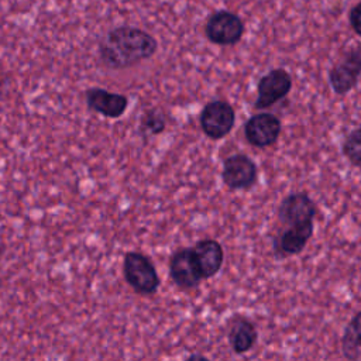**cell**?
<instances>
[{"label":"cell","mask_w":361,"mask_h":361,"mask_svg":"<svg viewBox=\"0 0 361 361\" xmlns=\"http://www.w3.org/2000/svg\"><path fill=\"white\" fill-rule=\"evenodd\" d=\"M97 51L100 62L106 68L118 71L152 58L158 51V41L142 28L120 25L103 35Z\"/></svg>","instance_id":"obj_1"},{"label":"cell","mask_w":361,"mask_h":361,"mask_svg":"<svg viewBox=\"0 0 361 361\" xmlns=\"http://www.w3.org/2000/svg\"><path fill=\"white\" fill-rule=\"evenodd\" d=\"M126 282L138 295H154L159 288V276L151 259L140 251H128L123 259Z\"/></svg>","instance_id":"obj_2"},{"label":"cell","mask_w":361,"mask_h":361,"mask_svg":"<svg viewBox=\"0 0 361 361\" xmlns=\"http://www.w3.org/2000/svg\"><path fill=\"white\" fill-rule=\"evenodd\" d=\"M244 21L230 10L213 11L204 23L206 38L216 45L228 47L237 44L244 35Z\"/></svg>","instance_id":"obj_3"},{"label":"cell","mask_w":361,"mask_h":361,"mask_svg":"<svg viewBox=\"0 0 361 361\" xmlns=\"http://www.w3.org/2000/svg\"><path fill=\"white\" fill-rule=\"evenodd\" d=\"M235 113L226 100H212L200 111L199 123L202 131L212 140L224 138L234 127Z\"/></svg>","instance_id":"obj_4"},{"label":"cell","mask_w":361,"mask_h":361,"mask_svg":"<svg viewBox=\"0 0 361 361\" xmlns=\"http://www.w3.org/2000/svg\"><path fill=\"white\" fill-rule=\"evenodd\" d=\"M361 76V45L350 48L329 71V82L337 94L348 93Z\"/></svg>","instance_id":"obj_5"},{"label":"cell","mask_w":361,"mask_h":361,"mask_svg":"<svg viewBox=\"0 0 361 361\" xmlns=\"http://www.w3.org/2000/svg\"><path fill=\"white\" fill-rule=\"evenodd\" d=\"M292 89V78L283 68H276L264 75L257 85L255 109H267L283 99Z\"/></svg>","instance_id":"obj_6"},{"label":"cell","mask_w":361,"mask_h":361,"mask_svg":"<svg viewBox=\"0 0 361 361\" xmlns=\"http://www.w3.org/2000/svg\"><path fill=\"white\" fill-rule=\"evenodd\" d=\"M258 176L254 161L244 154H234L224 159L221 179L224 185L233 190L250 189Z\"/></svg>","instance_id":"obj_7"},{"label":"cell","mask_w":361,"mask_h":361,"mask_svg":"<svg viewBox=\"0 0 361 361\" xmlns=\"http://www.w3.org/2000/svg\"><path fill=\"white\" fill-rule=\"evenodd\" d=\"M276 214L282 226L309 224L316 216V204L303 192L292 193L281 202Z\"/></svg>","instance_id":"obj_8"},{"label":"cell","mask_w":361,"mask_h":361,"mask_svg":"<svg viewBox=\"0 0 361 361\" xmlns=\"http://www.w3.org/2000/svg\"><path fill=\"white\" fill-rule=\"evenodd\" d=\"M281 121L271 113H258L247 120L244 124L245 140L259 148L272 145L281 134Z\"/></svg>","instance_id":"obj_9"},{"label":"cell","mask_w":361,"mask_h":361,"mask_svg":"<svg viewBox=\"0 0 361 361\" xmlns=\"http://www.w3.org/2000/svg\"><path fill=\"white\" fill-rule=\"evenodd\" d=\"M169 275L180 289H193L203 279L196 265L192 248H179L169 259Z\"/></svg>","instance_id":"obj_10"},{"label":"cell","mask_w":361,"mask_h":361,"mask_svg":"<svg viewBox=\"0 0 361 361\" xmlns=\"http://www.w3.org/2000/svg\"><path fill=\"white\" fill-rule=\"evenodd\" d=\"M85 100L89 110L109 118H117L128 107V97L121 93H113L102 87H89L85 92Z\"/></svg>","instance_id":"obj_11"},{"label":"cell","mask_w":361,"mask_h":361,"mask_svg":"<svg viewBox=\"0 0 361 361\" xmlns=\"http://www.w3.org/2000/svg\"><path fill=\"white\" fill-rule=\"evenodd\" d=\"M313 223L300 226H283L274 237V251L278 257L299 254L313 234Z\"/></svg>","instance_id":"obj_12"},{"label":"cell","mask_w":361,"mask_h":361,"mask_svg":"<svg viewBox=\"0 0 361 361\" xmlns=\"http://www.w3.org/2000/svg\"><path fill=\"white\" fill-rule=\"evenodd\" d=\"M192 251L203 279L212 278L220 271L224 259V251L219 241L213 238L199 240L192 247Z\"/></svg>","instance_id":"obj_13"},{"label":"cell","mask_w":361,"mask_h":361,"mask_svg":"<svg viewBox=\"0 0 361 361\" xmlns=\"http://www.w3.org/2000/svg\"><path fill=\"white\" fill-rule=\"evenodd\" d=\"M257 329L250 320L244 317H235L233 320L228 331V341L234 353L244 354L251 350L257 341Z\"/></svg>","instance_id":"obj_14"},{"label":"cell","mask_w":361,"mask_h":361,"mask_svg":"<svg viewBox=\"0 0 361 361\" xmlns=\"http://www.w3.org/2000/svg\"><path fill=\"white\" fill-rule=\"evenodd\" d=\"M166 128V117L165 113L157 107H151L144 110L140 117V134L142 137L158 135L164 133Z\"/></svg>","instance_id":"obj_15"},{"label":"cell","mask_w":361,"mask_h":361,"mask_svg":"<svg viewBox=\"0 0 361 361\" xmlns=\"http://www.w3.org/2000/svg\"><path fill=\"white\" fill-rule=\"evenodd\" d=\"M357 347H361V312L353 317L343 337V350L345 357L354 358L353 351H355Z\"/></svg>","instance_id":"obj_16"},{"label":"cell","mask_w":361,"mask_h":361,"mask_svg":"<svg viewBox=\"0 0 361 361\" xmlns=\"http://www.w3.org/2000/svg\"><path fill=\"white\" fill-rule=\"evenodd\" d=\"M343 154L355 166L361 168V126L354 128L343 142Z\"/></svg>","instance_id":"obj_17"},{"label":"cell","mask_w":361,"mask_h":361,"mask_svg":"<svg viewBox=\"0 0 361 361\" xmlns=\"http://www.w3.org/2000/svg\"><path fill=\"white\" fill-rule=\"evenodd\" d=\"M348 23L353 31L361 37V1L355 3L348 11Z\"/></svg>","instance_id":"obj_18"},{"label":"cell","mask_w":361,"mask_h":361,"mask_svg":"<svg viewBox=\"0 0 361 361\" xmlns=\"http://www.w3.org/2000/svg\"><path fill=\"white\" fill-rule=\"evenodd\" d=\"M193 358H204L203 355H197V354H195V355H190V357H188V360H193Z\"/></svg>","instance_id":"obj_19"},{"label":"cell","mask_w":361,"mask_h":361,"mask_svg":"<svg viewBox=\"0 0 361 361\" xmlns=\"http://www.w3.org/2000/svg\"><path fill=\"white\" fill-rule=\"evenodd\" d=\"M1 254H3V247L0 245V257H1Z\"/></svg>","instance_id":"obj_20"}]
</instances>
